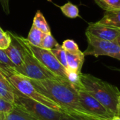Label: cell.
Listing matches in <instances>:
<instances>
[{
  "instance_id": "1",
  "label": "cell",
  "mask_w": 120,
  "mask_h": 120,
  "mask_svg": "<svg viewBox=\"0 0 120 120\" xmlns=\"http://www.w3.org/2000/svg\"><path fill=\"white\" fill-rule=\"evenodd\" d=\"M30 81L39 91L57 103L64 114L84 120H99L82 106L77 90L67 79Z\"/></svg>"
},
{
  "instance_id": "2",
  "label": "cell",
  "mask_w": 120,
  "mask_h": 120,
  "mask_svg": "<svg viewBox=\"0 0 120 120\" xmlns=\"http://www.w3.org/2000/svg\"><path fill=\"white\" fill-rule=\"evenodd\" d=\"M80 77L83 89L116 115L120 97L118 88L90 74L81 73Z\"/></svg>"
},
{
  "instance_id": "3",
  "label": "cell",
  "mask_w": 120,
  "mask_h": 120,
  "mask_svg": "<svg viewBox=\"0 0 120 120\" xmlns=\"http://www.w3.org/2000/svg\"><path fill=\"white\" fill-rule=\"evenodd\" d=\"M8 33L10 36L14 39H16L18 42H19L24 49L23 63L20 66L15 67L14 68H13V72L21 75L30 79L37 81L63 79L55 75L54 73L47 70L42 64H41L33 56V55L30 53L26 46L21 41V40L18 38V35L10 33L9 32Z\"/></svg>"
},
{
  "instance_id": "4",
  "label": "cell",
  "mask_w": 120,
  "mask_h": 120,
  "mask_svg": "<svg viewBox=\"0 0 120 120\" xmlns=\"http://www.w3.org/2000/svg\"><path fill=\"white\" fill-rule=\"evenodd\" d=\"M3 73L6 76L11 85L24 96L33 99L54 110L64 113L63 109L57 103L39 91L34 86L30 79L13 72L12 70L3 72Z\"/></svg>"
},
{
  "instance_id": "5",
  "label": "cell",
  "mask_w": 120,
  "mask_h": 120,
  "mask_svg": "<svg viewBox=\"0 0 120 120\" xmlns=\"http://www.w3.org/2000/svg\"><path fill=\"white\" fill-rule=\"evenodd\" d=\"M13 93L14 105L36 120H59L63 114L24 96L14 87Z\"/></svg>"
},
{
  "instance_id": "6",
  "label": "cell",
  "mask_w": 120,
  "mask_h": 120,
  "mask_svg": "<svg viewBox=\"0 0 120 120\" xmlns=\"http://www.w3.org/2000/svg\"><path fill=\"white\" fill-rule=\"evenodd\" d=\"M18 37L29 49L33 56L47 70L54 73L55 75L61 78L67 79V71L66 68L60 64V63L58 61V60L56 58V57L54 56L50 50L35 46L30 44L27 39L21 36Z\"/></svg>"
},
{
  "instance_id": "7",
  "label": "cell",
  "mask_w": 120,
  "mask_h": 120,
  "mask_svg": "<svg viewBox=\"0 0 120 120\" xmlns=\"http://www.w3.org/2000/svg\"><path fill=\"white\" fill-rule=\"evenodd\" d=\"M88 47L83 53L84 56H109L120 60V46L115 41H105L97 39L86 33Z\"/></svg>"
},
{
  "instance_id": "8",
  "label": "cell",
  "mask_w": 120,
  "mask_h": 120,
  "mask_svg": "<svg viewBox=\"0 0 120 120\" xmlns=\"http://www.w3.org/2000/svg\"><path fill=\"white\" fill-rule=\"evenodd\" d=\"M82 106L99 120H110L115 116L97 99L88 94L83 87L76 89Z\"/></svg>"
},
{
  "instance_id": "9",
  "label": "cell",
  "mask_w": 120,
  "mask_h": 120,
  "mask_svg": "<svg viewBox=\"0 0 120 120\" xmlns=\"http://www.w3.org/2000/svg\"><path fill=\"white\" fill-rule=\"evenodd\" d=\"M86 33L101 40L115 41L120 35V30L93 22L89 24Z\"/></svg>"
},
{
  "instance_id": "10",
  "label": "cell",
  "mask_w": 120,
  "mask_h": 120,
  "mask_svg": "<svg viewBox=\"0 0 120 120\" xmlns=\"http://www.w3.org/2000/svg\"><path fill=\"white\" fill-rule=\"evenodd\" d=\"M11 61L14 64L15 67L20 66L23 60L24 49L21 44L16 39H11V42L8 47L4 50Z\"/></svg>"
},
{
  "instance_id": "11",
  "label": "cell",
  "mask_w": 120,
  "mask_h": 120,
  "mask_svg": "<svg viewBox=\"0 0 120 120\" xmlns=\"http://www.w3.org/2000/svg\"><path fill=\"white\" fill-rule=\"evenodd\" d=\"M0 98L13 103L14 93L13 86L8 81L6 76L0 70Z\"/></svg>"
},
{
  "instance_id": "12",
  "label": "cell",
  "mask_w": 120,
  "mask_h": 120,
  "mask_svg": "<svg viewBox=\"0 0 120 120\" xmlns=\"http://www.w3.org/2000/svg\"><path fill=\"white\" fill-rule=\"evenodd\" d=\"M66 60H67V65H68V68L66 70L81 73V69L85 58V56L83 53L81 51L76 53H71L69 52H66Z\"/></svg>"
},
{
  "instance_id": "13",
  "label": "cell",
  "mask_w": 120,
  "mask_h": 120,
  "mask_svg": "<svg viewBox=\"0 0 120 120\" xmlns=\"http://www.w3.org/2000/svg\"><path fill=\"white\" fill-rule=\"evenodd\" d=\"M95 23L120 30V10L106 11L103 17Z\"/></svg>"
},
{
  "instance_id": "14",
  "label": "cell",
  "mask_w": 120,
  "mask_h": 120,
  "mask_svg": "<svg viewBox=\"0 0 120 120\" xmlns=\"http://www.w3.org/2000/svg\"><path fill=\"white\" fill-rule=\"evenodd\" d=\"M0 120H36L28 115L24 111L18 108L14 105V108L8 113L0 114Z\"/></svg>"
},
{
  "instance_id": "15",
  "label": "cell",
  "mask_w": 120,
  "mask_h": 120,
  "mask_svg": "<svg viewBox=\"0 0 120 120\" xmlns=\"http://www.w3.org/2000/svg\"><path fill=\"white\" fill-rule=\"evenodd\" d=\"M44 34L45 33H43L41 30L35 27L34 25H32L30 30L28 33L27 40L30 44L35 46L40 47Z\"/></svg>"
},
{
  "instance_id": "16",
  "label": "cell",
  "mask_w": 120,
  "mask_h": 120,
  "mask_svg": "<svg viewBox=\"0 0 120 120\" xmlns=\"http://www.w3.org/2000/svg\"><path fill=\"white\" fill-rule=\"evenodd\" d=\"M33 25H34L35 27L41 30L43 33H50V28L49 25L47 24V20H45L43 14L40 11H37L35 15V17L33 18Z\"/></svg>"
},
{
  "instance_id": "17",
  "label": "cell",
  "mask_w": 120,
  "mask_h": 120,
  "mask_svg": "<svg viewBox=\"0 0 120 120\" xmlns=\"http://www.w3.org/2000/svg\"><path fill=\"white\" fill-rule=\"evenodd\" d=\"M62 12L69 18H76L79 16V10L78 7L71 2H67L60 6Z\"/></svg>"
},
{
  "instance_id": "18",
  "label": "cell",
  "mask_w": 120,
  "mask_h": 120,
  "mask_svg": "<svg viewBox=\"0 0 120 120\" xmlns=\"http://www.w3.org/2000/svg\"><path fill=\"white\" fill-rule=\"evenodd\" d=\"M51 52L54 54V56L56 57V58L58 60V61L60 63V64L67 70L68 65H67V60H66V51L62 49L61 45L57 46L55 48L50 50Z\"/></svg>"
},
{
  "instance_id": "19",
  "label": "cell",
  "mask_w": 120,
  "mask_h": 120,
  "mask_svg": "<svg viewBox=\"0 0 120 120\" xmlns=\"http://www.w3.org/2000/svg\"><path fill=\"white\" fill-rule=\"evenodd\" d=\"M97 4L106 11L120 10V0H95Z\"/></svg>"
},
{
  "instance_id": "20",
  "label": "cell",
  "mask_w": 120,
  "mask_h": 120,
  "mask_svg": "<svg viewBox=\"0 0 120 120\" xmlns=\"http://www.w3.org/2000/svg\"><path fill=\"white\" fill-rule=\"evenodd\" d=\"M59 45V43L55 40L54 37L50 33H46L44 34L42 44H41V48L45 49L51 50L54 48H55L57 46Z\"/></svg>"
},
{
  "instance_id": "21",
  "label": "cell",
  "mask_w": 120,
  "mask_h": 120,
  "mask_svg": "<svg viewBox=\"0 0 120 120\" xmlns=\"http://www.w3.org/2000/svg\"><path fill=\"white\" fill-rule=\"evenodd\" d=\"M14 68V64L8 58L4 50L0 49V70L1 71H5L7 70L13 69Z\"/></svg>"
},
{
  "instance_id": "22",
  "label": "cell",
  "mask_w": 120,
  "mask_h": 120,
  "mask_svg": "<svg viewBox=\"0 0 120 120\" xmlns=\"http://www.w3.org/2000/svg\"><path fill=\"white\" fill-rule=\"evenodd\" d=\"M61 46L66 52H69L71 53H76L81 51V50L79 48L78 44L72 39H66L65 41H63Z\"/></svg>"
},
{
  "instance_id": "23",
  "label": "cell",
  "mask_w": 120,
  "mask_h": 120,
  "mask_svg": "<svg viewBox=\"0 0 120 120\" xmlns=\"http://www.w3.org/2000/svg\"><path fill=\"white\" fill-rule=\"evenodd\" d=\"M11 42V37L8 32H4L0 27V49L5 50Z\"/></svg>"
},
{
  "instance_id": "24",
  "label": "cell",
  "mask_w": 120,
  "mask_h": 120,
  "mask_svg": "<svg viewBox=\"0 0 120 120\" xmlns=\"http://www.w3.org/2000/svg\"><path fill=\"white\" fill-rule=\"evenodd\" d=\"M14 108V104L8 102L0 98V114H5L9 112Z\"/></svg>"
},
{
  "instance_id": "25",
  "label": "cell",
  "mask_w": 120,
  "mask_h": 120,
  "mask_svg": "<svg viewBox=\"0 0 120 120\" xmlns=\"http://www.w3.org/2000/svg\"><path fill=\"white\" fill-rule=\"evenodd\" d=\"M1 6L6 14H9V0H0Z\"/></svg>"
},
{
  "instance_id": "26",
  "label": "cell",
  "mask_w": 120,
  "mask_h": 120,
  "mask_svg": "<svg viewBox=\"0 0 120 120\" xmlns=\"http://www.w3.org/2000/svg\"><path fill=\"white\" fill-rule=\"evenodd\" d=\"M59 120H84V119H81V118H79V117H75L73 116H71L69 115H66L63 113L60 117Z\"/></svg>"
},
{
  "instance_id": "27",
  "label": "cell",
  "mask_w": 120,
  "mask_h": 120,
  "mask_svg": "<svg viewBox=\"0 0 120 120\" xmlns=\"http://www.w3.org/2000/svg\"><path fill=\"white\" fill-rule=\"evenodd\" d=\"M115 116H117L120 117V97L118 99V102H117V113H116V115Z\"/></svg>"
},
{
  "instance_id": "28",
  "label": "cell",
  "mask_w": 120,
  "mask_h": 120,
  "mask_svg": "<svg viewBox=\"0 0 120 120\" xmlns=\"http://www.w3.org/2000/svg\"><path fill=\"white\" fill-rule=\"evenodd\" d=\"M110 120H120V117H117V116H114Z\"/></svg>"
},
{
  "instance_id": "29",
  "label": "cell",
  "mask_w": 120,
  "mask_h": 120,
  "mask_svg": "<svg viewBox=\"0 0 120 120\" xmlns=\"http://www.w3.org/2000/svg\"><path fill=\"white\" fill-rule=\"evenodd\" d=\"M115 41H116V42H117V44H118L120 46V35L118 37H117V39L115 40Z\"/></svg>"
}]
</instances>
